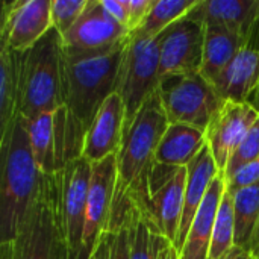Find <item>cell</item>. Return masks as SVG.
<instances>
[{"instance_id": "obj_1", "label": "cell", "mask_w": 259, "mask_h": 259, "mask_svg": "<svg viewBox=\"0 0 259 259\" xmlns=\"http://www.w3.org/2000/svg\"><path fill=\"white\" fill-rule=\"evenodd\" d=\"M0 152V244H5L12 243L20 234L42 178L32 153L26 120L21 115L17 117L11 137Z\"/></svg>"}, {"instance_id": "obj_2", "label": "cell", "mask_w": 259, "mask_h": 259, "mask_svg": "<svg viewBox=\"0 0 259 259\" xmlns=\"http://www.w3.org/2000/svg\"><path fill=\"white\" fill-rule=\"evenodd\" d=\"M18 53V115L32 120L42 112H55L62 103L61 58L62 38L52 27L36 44Z\"/></svg>"}, {"instance_id": "obj_3", "label": "cell", "mask_w": 259, "mask_h": 259, "mask_svg": "<svg viewBox=\"0 0 259 259\" xmlns=\"http://www.w3.org/2000/svg\"><path fill=\"white\" fill-rule=\"evenodd\" d=\"M62 171L42 175L24 225L12 241L15 259H64L68 247L62 212Z\"/></svg>"}, {"instance_id": "obj_4", "label": "cell", "mask_w": 259, "mask_h": 259, "mask_svg": "<svg viewBox=\"0 0 259 259\" xmlns=\"http://www.w3.org/2000/svg\"><path fill=\"white\" fill-rule=\"evenodd\" d=\"M123 50L76 62L61 58L62 103L87 132L102 105L115 93Z\"/></svg>"}, {"instance_id": "obj_5", "label": "cell", "mask_w": 259, "mask_h": 259, "mask_svg": "<svg viewBox=\"0 0 259 259\" xmlns=\"http://www.w3.org/2000/svg\"><path fill=\"white\" fill-rule=\"evenodd\" d=\"M168 120L158 91L150 96L132 126L123 135L121 147L117 153V185L112 206L120 205L137 179L155 161L158 146L168 127Z\"/></svg>"}, {"instance_id": "obj_6", "label": "cell", "mask_w": 259, "mask_h": 259, "mask_svg": "<svg viewBox=\"0 0 259 259\" xmlns=\"http://www.w3.org/2000/svg\"><path fill=\"white\" fill-rule=\"evenodd\" d=\"M159 42L132 32L118 67L115 93L124 105V134L132 126L146 100L159 87Z\"/></svg>"}, {"instance_id": "obj_7", "label": "cell", "mask_w": 259, "mask_h": 259, "mask_svg": "<svg viewBox=\"0 0 259 259\" xmlns=\"http://www.w3.org/2000/svg\"><path fill=\"white\" fill-rule=\"evenodd\" d=\"M158 94L170 124H187L206 131L225 105L215 88L200 74H170L159 80Z\"/></svg>"}, {"instance_id": "obj_8", "label": "cell", "mask_w": 259, "mask_h": 259, "mask_svg": "<svg viewBox=\"0 0 259 259\" xmlns=\"http://www.w3.org/2000/svg\"><path fill=\"white\" fill-rule=\"evenodd\" d=\"M131 33L105 9L102 0H88L74 26L61 36L62 56L73 62L106 56L123 49Z\"/></svg>"}, {"instance_id": "obj_9", "label": "cell", "mask_w": 259, "mask_h": 259, "mask_svg": "<svg viewBox=\"0 0 259 259\" xmlns=\"http://www.w3.org/2000/svg\"><path fill=\"white\" fill-rule=\"evenodd\" d=\"M158 38L159 79L170 74L200 73L205 47V24L188 14Z\"/></svg>"}, {"instance_id": "obj_10", "label": "cell", "mask_w": 259, "mask_h": 259, "mask_svg": "<svg viewBox=\"0 0 259 259\" xmlns=\"http://www.w3.org/2000/svg\"><path fill=\"white\" fill-rule=\"evenodd\" d=\"M52 27V0H5L0 50L26 52Z\"/></svg>"}, {"instance_id": "obj_11", "label": "cell", "mask_w": 259, "mask_h": 259, "mask_svg": "<svg viewBox=\"0 0 259 259\" xmlns=\"http://www.w3.org/2000/svg\"><path fill=\"white\" fill-rule=\"evenodd\" d=\"M258 117L259 112L249 103L225 102L208 124L205 131L206 146L222 173L226 171L229 158L243 143Z\"/></svg>"}, {"instance_id": "obj_12", "label": "cell", "mask_w": 259, "mask_h": 259, "mask_svg": "<svg viewBox=\"0 0 259 259\" xmlns=\"http://www.w3.org/2000/svg\"><path fill=\"white\" fill-rule=\"evenodd\" d=\"M117 153L100 162L91 164V182L88 191L83 246L94 250L100 237L108 231L115 185H117Z\"/></svg>"}, {"instance_id": "obj_13", "label": "cell", "mask_w": 259, "mask_h": 259, "mask_svg": "<svg viewBox=\"0 0 259 259\" xmlns=\"http://www.w3.org/2000/svg\"><path fill=\"white\" fill-rule=\"evenodd\" d=\"M187 187V167L178 173L159 190L152 193L137 211L146 220L149 228L162 235L171 246H175L179 234Z\"/></svg>"}, {"instance_id": "obj_14", "label": "cell", "mask_w": 259, "mask_h": 259, "mask_svg": "<svg viewBox=\"0 0 259 259\" xmlns=\"http://www.w3.org/2000/svg\"><path fill=\"white\" fill-rule=\"evenodd\" d=\"M62 212L70 249L83 247L85 215L91 182V164L85 158L70 162L62 170Z\"/></svg>"}, {"instance_id": "obj_15", "label": "cell", "mask_w": 259, "mask_h": 259, "mask_svg": "<svg viewBox=\"0 0 259 259\" xmlns=\"http://www.w3.org/2000/svg\"><path fill=\"white\" fill-rule=\"evenodd\" d=\"M225 102L247 103L259 87V18L228 68L212 83Z\"/></svg>"}, {"instance_id": "obj_16", "label": "cell", "mask_w": 259, "mask_h": 259, "mask_svg": "<svg viewBox=\"0 0 259 259\" xmlns=\"http://www.w3.org/2000/svg\"><path fill=\"white\" fill-rule=\"evenodd\" d=\"M124 118L123 100L117 93H114L102 105L87 132L82 158L90 164H96L114 153H118L124 135Z\"/></svg>"}, {"instance_id": "obj_17", "label": "cell", "mask_w": 259, "mask_h": 259, "mask_svg": "<svg viewBox=\"0 0 259 259\" xmlns=\"http://www.w3.org/2000/svg\"><path fill=\"white\" fill-rule=\"evenodd\" d=\"M222 173L214 161V156L208 146L202 149V152L187 165V187H185V202L184 211L179 226L178 240L175 243V249L181 253L185 240L188 237L190 228L194 222V217L212 184V181Z\"/></svg>"}, {"instance_id": "obj_18", "label": "cell", "mask_w": 259, "mask_h": 259, "mask_svg": "<svg viewBox=\"0 0 259 259\" xmlns=\"http://www.w3.org/2000/svg\"><path fill=\"white\" fill-rule=\"evenodd\" d=\"M225 191L226 178L225 173H219V176L212 181L194 217L185 244L179 253V259H208L214 234V225Z\"/></svg>"}, {"instance_id": "obj_19", "label": "cell", "mask_w": 259, "mask_h": 259, "mask_svg": "<svg viewBox=\"0 0 259 259\" xmlns=\"http://www.w3.org/2000/svg\"><path fill=\"white\" fill-rule=\"evenodd\" d=\"M249 35L220 24H205V47L200 74L211 85L244 47Z\"/></svg>"}, {"instance_id": "obj_20", "label": "cell", "mask_w": 259, "mask_h": 259, "mask_svg": "<svg viewBox=\"0 0 259 259\" xmlns=\"http://www.w3.org/2000/svg\"><path fill=\"white\" fill-rule=\"evenodd\" d=\"M188 15L203 24H220L249 35L259 18V0H199Z\"/></svg>"}, {"instance_id": "obj_21", "label": "cell", "mask_w": 259, "mask_h": 259, "mask_svg": "<svg viewBox=\"0 0 259 259\" xmlns=\"http://www.w3.org/2000/svg\"><path fill=\"white\" fill-rule=\"evenodd\" d=\"M206 146L203 131L187 124H168L155 161L170 167H187Z\"/></svg>"}, {"instance_id": "obj_22", "label": "cell", "mask_w": 259, "mask_h": 259, "mask_svg": "<svg viewBox=\"0 0 259 259\" xmlns=\"http://www.w3.org/2000/svg\"><path fill=\"white\" fill-rule=\"evenodd\" d=\"M18 53L0 50V147L11 137V131L18 117Z\"/></svg>"}, {"instance_id": "obj_23", "label": "cell", "mask_w": 259, "mask_h": 259, "mask_svg": "<svg viewBox=\"0 0 259 259\" xmlns=\"http://www.w3.org/2000/svg\"><path fill=\"white\" fill-rule=\"evenodd\" d=\"M53 134L56 173H61L70 162L82 158L87 131L65 106H61L53 114Z\"/></svg>"}, {"instance_id": "obj_24", "label": "cell", "mask_w": 259, "mask_h": 259, "mask_svg": "<svg viewBox=\"0 0 259 259\" xmlns=\"http://www.w3.org/2000/svg\"><path fill=\"white\" fill-rule=\"evenodd\" d=\"M235 215V247L252 253V244L259 226V184L232 194Z\"/></svg>"}, {"instance_id": "obj_25", "label": "cell", "mask_w": 259, "mask_h": 259, "mask_svg": "<svg viewBox=\"0 0 259 259\" xmlns=\"http://www.w3.org/2000/svg\"><path fill=\"white\" fill-rule=\"evenodd\" d=\"M53 114L42 112L32 120H26L30 147L35 162L42 175H55V134H53Z\"/></svg>"}, {"instance_id": "obj_26", "label": "cell", "mask_w": 259, "mask_h": 259, "mask_svg": "<svg viewBox=\"0 0 259 259\" xmlns=\"http://www.w3.org/2000/svg\"><path fill=\"white\" fill-rule=\"evenodd\" d=\"M197 3L199 0H155L149 15L135 32L147 38H156L175 21L185 17Z\"/></svg>"}, {"instance_id": "obj_27", "label": "cell", "mask_w": 259, "mask_h": 259, "mask_svg": "<svg viewBox=\"0 0 259 259\" xmlns=\"http://www.w3.org/2000/svg\"><path fill=\"white\" fill-rule=\"evenodd\" d=\"M131 259H158L161 252L171 246L162 235L153 232L135 209L131 220Z\"/></svg>"}, {"instance_id": "obj_28", "label": "cell", "mask_w": 259, "mask_h": 259, "mask_svg": "<svg viewBox=\"0 0 259 259\" xmlns=\"http://www.w3.org/2000/svg\"><path fill=\"white\" fill-rule=\"evenodd\" d=\"M235 240V215H234V197L226 190L217 212L215 225H214V234L209 249L208 259L222 258L225 253H228L232 247Z\"/></svg>"}, {"instance_id": "obj_29", "label": "cell", "mask_w": 259, "mask_h": 259, "mask_svg": "<svg viewBox=\"0 0 259 259\" xmlns=\"http://www.w3.org/2000/svg\"><path fill=\"white\" fill-rule=\"evenodd\" d=\"M88 0H52V26L61 33H67L82 15Z\"/></svg>"}, {"instance_id": "obj_30", "label": "cell", "mask_w": 259, "mask_h": 259, "mask_svg": "<svg viewBox=\"0 0 259 259\" xmlns=\"http://www.w3.org/2000/svg\"><path fill=\"white\" fill-rule=\"evenodd\" d=\"M259 158V117L256 121L253 123V126L249 129L247 135L244 137L243 143L238 146V149L232 153V156L229 158L226 171H225V178L228 179L231 175H234L240 167H243L244 164L255 161Z\"/></svg>"}, {"instance_id": "obj_31", "label": "cell", "mask_w": 259, "mask_h": 259, "mask_svg": "<svg viewBox=\"0 0 259 259\" xmlns=\"http://www.w3.org/2000/svg\"><path fill=\"white\" fill-rule=\"evenodd\" d=\"M259 184V158L240 167L234 175L226 179V190L234 194L243 188Z\"/></svg>"}, {"instance_id": "obj_32", "label": "cell", "mask_w": 259, "mask_h": 259, "mask_svg": "<svg viewBox=\"0 0 259 259\" xmlns=\"http://www.w3.org/2000/svg\"><path fill=\"white\" fill-rule=\"evenodd\" d=\"M124 5L129 15V30L135 32L149 15L150 9L155 5V0H124Z\"/></svg>"}, {"instance_id": "obj_33", "label": "cell", "mask_w": 259, "mask_h": 259, "mask_svg": "<svg viewBox=\"0 0 259 259\" xmlns=\"http://www.w3.org/2000/svg\"><path fill=\"white\" fill-rule=\"evenodd\" d=\"M109 244L111 259H131V228L126 226L115 234L109 232Z\"/></svg>"}, {"instance_id": "obj_34", "label": "cell", "mask_w": 259, "mask_h": 259, "mask_svg": "<svg viewBox=\"0 0 259 259\" xmlns=\"http://www.w3.org/2000/svg\"><path fill=\"white\" fill-rule=\"evenodd\" d=\"M105 9L123 26H126L129 29V15H127V9L124 5V0H102Z\"/></svg>"}, {"instance_id": "obj_35", "label": "cell", "mask_w": 259, "mask_h": 259, "mask_svg": "<svg viewBox=\"0 0 259 259\" xmlns=\"http://www.w3.org/2000/svg\"><path fill=\"white\" fill-rule=\"evenodd\" d=\"M91 259H111V244H109V232H105L99 243L94 247Z\"/></svg>"}, {"instance_id": "obj_36", "label": "cell", "mask_w": 259, "mask_h": 259, "mask_svg": "<svg viewBox=\"0 0 259 259\" xmlns=\"http://www.w3.org/2000/svg\"><path fill=\"white\" fill-rule=\"evenodd\" d=\"M93 249L83 246L80 249H70L67 247L65 253H64V259H91V255H93Z\"/></svg>"}, {"instance_id": "obj_37", "label": "cell", "mask_w": 259, "mask_h": 259, "mask_svg": "<svg viewBox=\"0 0 259 259\" xmlns=\"http://www.w3.org/2000/svg\"><path fill=\"white\" fill-rule=\"evenodd\" d=\"M219 259H255V256L244 250V249H240V247H232L228 253H225L222 258Z\"/></svg>"}, {"instance_id": "obj_38", "label": "cell", "mask_w": 259, "mask_h": 259, "mask_svg": "<svg viewBox=\"0 0 259 259\" xmlns=\"http://www.w3.org/2000/svg\"><path fill=\"white\" fill-rule=\"evenodd\" d=\"M0 259H15L14 258V246L12 243L0 244Z\"/></svg>"}, {"instance_id": "obj_39", "label": "cell", "mask_w": 259, "mask_h": 259, "mask_svg": "<svg viewBox=\"0 0 259 259\" xmlns=\"http://www.w3.org/2000/svg\"><path fill=\"white\" fill-rule=\"evenodd\" d=\"M158 259H179V253L176 252V249L173 246H168L167 249H164L159 255Z\"/></svg>"}, {"instance_id": "obj_40", "label": "cell", "mask_w": 259, "mask_h": 259, "mask_svg": "<svg viewBox=\"0 0 259 259\" xmlns=\"http://www.w3.org/2000/svg\"><path fill=\"white\" fill-rule=\"evenodd\" d=\"M252 255L255 256V259L259 258V226L256 234H255V238H253V244H252Z\"/></svg>"}, {"instance_id": "obj_41", "label": "cell", "mask_w": 259, "mask_h": 259, "mask_svg": "<svg viewBox=\"0 0 259 259\" xmlns=\"http://www.w3.org/2000/svg\"><path fill=\"white\" fill-rule=\"evenodd\" d=\"M249 105H252L256 111L259 112V87H258V90L252 94V97L249 99V102H247Z\"/></svg>"}, {"instance_id": "obj_42", "label": "cell", "mask_w": 259, "mask_h": 259, "mask_svg": "<svg viewBox=\"0 0 259 259\" xmlns=\"http://www.w3.org/2000/svg\"><path fill=\"white\" fill-rule=\"evenodd\" d=\"M258 259H259V258H258Z\"/></svg>"}]
</instances>
